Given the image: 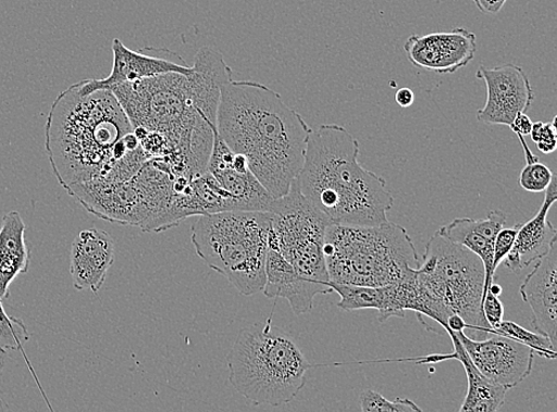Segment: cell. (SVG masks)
Returning <instances> with one entry per match:
<instances>
[{
	"instance_id": "cell-1",
	"label": "cell",
	"mask_w": 557,
	"mask_h": 412,
	"mask_svg": "<svg viewBox=\"0 0 557 412\" xmlns=\"http://www.w3.org/2000/svg\"><path fill=\"white\" fill-rule=\"evenodd\" d=\"M216 132L274 199L287 196L305 163L312 128L281 95L253 82L227 83L216 112Z\"/></svg>"
},
{
	"instance_id": "cell-2",
	"label": "cell",
	"mask_w": 557,
	"mask_h": 412,
	"mask_svg": "<svg viewBox=\"0 0 557 412\" xmlns=\"http://www.w3.org/2000/svg\"><path fill=\"white\" fill-rule=\"evenodd\" d=\"M359 141L336 124L310 133L297 176L301 195L333 224L374 226L387 221L394 197L383 177L358 162Z\"/></svg>"
},
{
	"instance_id": "cell-3",
	"label": "cell",
	"mask_w": 557,
	"mask_h": 412,
	"mask_svg": "<svg viewBox=\"0 0 557 412\" xmlns=\"http://www.w3.org/2000/svg\"><path fill=\"white\" fill-rule=\"evenodd\" d=\"M134 128L111 89L82 95L72 85L59 95L46 124V151L64 189L106 178L116 145Z\"/></svg>"
},
{
	"instance_id": "cell-4",
	"label": "cell",
	"mask_w": 557,
	"mask_h": 412,
	"mask_svg": "<svg viewBox=\"0 0 557 412\" xmlns=\"http://www.w3.org/2000/svg\"><path fill=\"white\" fill-rule=\"evenodd\" d=\"M323 254L330 283L338 285L391 286L421 264L408 230L391 222L374 226L331 224Z\"/></svg>"
},
{
	"instance_id": "cell-5",
	"label": "cell",
	"mask_w": 557,
	"mask_h": 412,
	"mask_svg": "<svg viewBox=\"0 0 557 412\" xmlns=\"http://www.w3.org/2000/svg\"><path fill=\"white\" fill-rule=\"evenodd\" d=\"M230 383L253 404H288L301 392L312 367L286 332L265 325L240 330L227 357Z\"/></svg>"
},
{
	"instance_id": "cell-6",
	"label": "cell",
	"mask_w": 557,
	"mask_h": 412,
	"mask_svg": "<svg viewBox=\"0 0 557 412\" xmlns=\"http://www.w3.org/2000/svg\"><path fill=\"white\" fill-rule=\"evenodd\" d=\"M417 279L424 300V313L419 316L420 321L432 320L445 330L448 319L459 315L468 329L485 336L494 332L483 312L484 263L463 245L435 232L425 245Z\"/></svg>"
},
{
	"instance_id": "cell-7",
	"label": "cell",
	"mask_w": 557,
	"mask_h": 412,
	"mask_svg": "<svg viewBox=\"0 0 557 412\" xmlns=\"http://www.w3.org/2000/svg\"><path fill=\"white\" fill-rule=\"evenodd\" d=\"M272 213L227 211L199 215L191 225V242L200 259L243 295L265 286Z\"/></svg>"
},
{
	"instance_id": "cell-8",
	"label": "cell",
	"mask_w": 557,
	"mask_h": 412,
	"mask_svg": "<svg viewBox=\"0 0 557 412\" xmlns=\"http://www.w3.org/2000/svg\"><path fill=\"white\" fill-rule=\"evenodd\" d=\"M133 128L163 135L172 149L170 162L175 168L191 170L190 141L193 133L202 126H214L194 107L188 77L166 73L134 83L112 86Z\"/></svg>"
},
{
	"instance_id": "cell-9",
	"label": "cell",
	"mask_w": 557,
	"mask_h": 412,
	"mask_svg": "<svg viewBox=\"0 0 557 412\" xmlns=\"http://www.w3.org/2000/svg\"><path fill=\"white\" fill-rule=\"evenodd\" d=\"M269 212V248L277 250L297 274L330 286L323 242L327 227L333 224L331 219L301 195L297 179L287 196L271 203Z\"/></svg>"
},
{
	"instance_id": "cell-10",
	"label": "cell",
	"mask_w": 557,
	"mask_h": 412,
	"mask_svg": "<svg viewBox=\"0 0 557 412\" xmlns=\"http://www.w3.org/2000/svg\"><path fill=\"white\" fill-rule=\"evenodd\" d=\"M469 353L473 365L492 384L512 389L533 372L536 353L530 347L499 334H490L485 340L455 332Z\"/></svg>"
},
{
	"instance_id": "cell-11",
	"label": "cell",
	"mask_w": 557,
	"mask_h": 412,
	"mask_svg": "<svg viewBox=\"0 0 557 412\" xmlns=\"http://www.w3.org/2000/svg\"><path fill=\"white\" fill-rule=\"evenodd\" d=\"M475 76L484 80L487 88L486 104L476 112L478 122L510 126L516 115L525 113L535 100L527 73L516 64L495 68L481 66Z\"/></svg>"
},
{
	"instance_id": "cell-12",
	"label": "cell",
	"mask_w": 557,
	"mask_h": 412,
	"mask_svg": "<svg viewBox=\"0 0 557 412\" xmlns=\"http://www.w3.org/2000/svg\"><path fill=\"white\" fill-rule=\"evenodd\" d=\"M476 48L475 34L462 28L411 35L405 45L406 55L414 67L437 74H453L468 66Z\"/></svg>"
},
{
	"instance_id": "cell-13",
	"label": "cell",
	"mask_w": 557,
	"mask_h": 412,
	"mask_svg": "<svg viewBox=\"0 0 557 412\" xmlns=\"http://www.w3.org/2000/svg\"><path fill=\"white\" fill-rule=\"evenodd\" d=\"M115 242L108 232L88 228L75 237L71 249V275L77 291L98 294L114 262Z\"/></svg>"
},
{
	"instance_id": "cell-14",
	"label": "cell",
	"mask_w": 557,
	"mask_h": 412,
	"mask_svg": "<svg viewBox=\"0 0 557 412\" xmlns=\"http://www.w3.org/2000/svg\"><path fill=\"white\" fill-rule=\"evenodd\" d=\"M112 53L113 66L111 74L106 79H89L75 84L82 95L92 93L98 91V89H110L115 85L134 83L166 73L185 75L191 73V67L186 62L183 63L139 53V51L125 47L120 38H114Z\"/></svg>"
},
{
	"instance_id": "cell-15",
	"label": "cell",
	"mask_w": 557,
	"mask_h": 412,
	"mask_svg": "<svg viewBox=\"0 0 557 412\" xmlns=\"http://www.w3.org/2000/svg\"><path fill=\"white\" fill-rule=\"evenodd\" d=\"M557 244L527 275L520 294L533 311L536 332L557 346Z\"/></svg>"
},
{
	"instance_id": "cell-16",
	"label": "cell",
	"mask_w": 557,
	"mask_h": 412,
	"mask_svg": "<svg viewBox=\"0 0 557 412\" xmlns=\"http://www.w3.org/2000/svg\"><path fill=\"white\" fill-rule=\"evenodd\" d=\"M236 152H233L220 137L216 126L213 133V146L207 172H209L224 190L235 199L242 211L269 212L274 198L258 182L252 172L239 173L232 166Z\"/></svg>"
},
{
	"instance_id": "cell-17",
	"label": "cell",
	"mask_w": 557,
	"mask_h": 412,
	"mask_svg": "<svg viewBox=\"0 0 557 412\" xmlns=\"http://www.w3.org/2000/svg\"><path fill=\"white\" fill-rule=\"evenodd\" d=\"M539 213L525 224H521L513 247L505 265L513 274H520L525 267L549 253L557 239V230L548 221V213L557 200V178L554 175L546 189Z\"/></svg>"
},
{
	"instance_id": "cell-18",
	"label": "cell",
	"mask_w": 557,
	"mask_h": 412,
	"mask_svg": "<svg viewBox=\"0 0 557 412\" xmlns=\"http://www.w3.org/2000/svg\"><path fill=\"white\" fill-rule=\"evenodd\" d=\"M265 274L262 291L267 298L287 300L296 315L312 311L318 295L334 292L330 286L297 274L293 265L275 249L269 248Z\"/></svg>"
},
{
	"instance_id": "cell-19",
	"label": "cell",
	"mask_w": 557,
	"mask_h": 412,
	"mask_svg": "<svg viewBox=\"0 0 557 412\" xmlns=\"http://www.w3.org/2000/svg\"><path fill=\"white\" fill-rule=\"evenodd\" d=\"M232 71L222 53L211 47L200 48L191 73L187 75L194 107L216 124V112L223 87L232 80Z\"/></svg>"
},
{
	"instance_id": "cell-20",
	"label": "cell",
	"mask_w": 557,
	"mask_h": 412,
	"mask_svg": "<svg viewBox=\"0 0 557 412\" xmlns=\"http://www.w3.org/2000/svg\"><path fill=\"white\" fill-rule=\"evenodd\" d=\"M507 224V214L500 210L491 211L486 219L475 221L471 217H459L448 225L440 227L436 232L446 239L463 245L479 259L485 266V289L486 292L495 282L492 275V262H494L495 241L498 232Z\"/></svg>"
},
{
	"instance_id": "cell-21",
	"label": "cell",
	"mask_w": 557,
	"mask_h": 412,
	"mask_svg": "<svg viewBox=\"0 0 557 412\" xmlns=\"http://www.w3.org/2000/svg\"><path fill=\"white\" fill-rule=\"evenodd\" d=\"M446 333L450 337L455 352L451 354H431L419 358L414 362L422 365L458 360L462 364L469 382L468 395L463 399L460 412H496L500 410L505 404V397H507L509 389L488 382L473 365L457 334L450 329H447Z\"/></svg>"
},
{
	"instance_id": "cell-22",
	"label": "cell",
	"mask_w": 557,
	"mask_h": 412,
	"mask_svg": "<svg viewBox=\"0 0 557 412\" xmlns=\"http://www.w3.org/2000/svg\"><path fill=\"white\" fill-rule=\"evenodd\" d=\"M25 232L27 225L18 212L4 215L0 227V299L3 301L10 296L11 283L29 272L32 251Z\"/></svg>"
},
{
	"instance_id": "cell-23",
	"label": "cell",
	"mask_w": 557,
	"mask_h": 412,
	"mask_svg": "<svg viewBox=\"0 0 557 412\" xmlns=\"http://www.w3.org/2000/svg\"><path fill=\"white\" fill-rule=\"evenodd\" d=\"M29 340L30 334L27 326L24 325V322L21 319L9 316L5 312L3 300L0 299V341H2V345L7 351H20L22 353L25 363H27L28 369L32 372V376L37 383V388L40 389L44 398L46 399L48 408L53 411V408H51L45 394L42 385L36 376V372L32 366L30 360L27 353H25L24 344L28 342Z\"/></svg>"
},
{
	"instance_id": "cell-24",
	"label": "cell",
	"mask_w": 557,
	"mask_h": 412,
	"mask_svg": "<svg viewBox=\"0 0 557 412\" xmlns=\"http://www.w3.org/2000/svg\"><path fill=\"white\" fill-rule=\"evenodd\" d=\"M334 292L339 294L338 308L345 312L362 311V309H374L381 311L384 303V287H364L352 285H338L330 283Z\"/></svg>"
},
{
	"instance_id": "cell-25",
	"label": "cell",
	"mask_w": 557,
	"mask_h": 412,
	"mask_svg": "<svg viewBox=\"0 0 557 412\" xmlns=\"http://www.w3.org/2000/svg\"><path fill=\"white\" fill-rule=\"evenodd\" d=\"M492 334H499V336L521 342L533 349L539 357L548 360H554L557 357L556 347L553 346L549 338L539 332L528 330L512 321L503 320Z\"/></svg>"
},
{
	"instance_id": "cell-26",
	"label": "cell",
	"mask_w": 557,
	"mask_h": 412,
	"mask_svg": "<svg viewBox=\"0 0 557 412\" xmlns=\"http://www.w3.org/2000/svg\"><path fill=\"white\" fill-rule=\"evenodd\" d=\"M361 411L364 412H413L422 411L417 403L408 398H396L388 401L382 394L368 390L360 396Z\"/></svg>"
},
{
	"instance_id": "cell-27",
	"label": "cell",
	"mask_w": 557,
	"mask_h": 412,
	"mask_svg": "<svg viewBox=\"0 0 557 412\" xmlns=\"http://www.w3.org/2000/svg\"><path fill=\"white\" fill-rule=\"evenodd\" d=\"M555 174L546 164L539 162L527 164L518 178V185L524 190L540 195L546 191Z\"/></svg>"
},
{
	"instance_id": "cell-28",
	"label": "cell",
	"mask_w": 557,
	"mask_h": 412,
	"mask_svg": "<svg viewBox=\"0 0 557 412\" xmlns=\"http://www.w3.org/2000/svg\"><path fill=\"white\" fill-rule=\"evenodd\" d=\"M556 117L550 123H533L530 137L542 153H553L557 148Z\"/></svg>"
},
{
	"instance_id": "cell-29",
	"label": "cell",
	"mask_w": 557,
	"mask_h": 412,
	"mask_svg": "<svg viewBox=\"0 0 557 412\" xmlns=\"http://www.w3.org/2000/svg\"><path fill=\"white\" fill-rule=\"evenodd\" d=\"M521 224H516L511 228L503 227L496 237L494 262H492V275L496 278V273L500 263L507 259V255L513 247L518 229Z\"/></svg>"
},
{
	"instance_id": "cell-30",
	"label": "cell",
	"mask_w": 557,
	"mask_h": 412,
	"mask_svg": "<svg viewBox=\"0 0 557 412\" xmlns=\"http://www.w3.org/2000/svg\"><path fill=\"white\" fill-rule=\"evenodd\" d=\"M483 312L491 328L495 329L504 320V304L498 296L486 292L483 301Z\"/></svg>"
},
{
	"instance_id": "cell-31",
	"label": "cell",
	"mask_w": 557,
	"mask_h": 412,
	"mask_svg": "<svg viewBox=\"0 0 557 412\" xmlns=\"http://www.w3.org/2000/svg\"><path fill=\"white\" fill-rule=\"evenodd\" d=\"M475 7L485 15H497L508 0H473Z\"/></svg>"
},
{
	"instance_id": "cell-32",
	"label": "cell",
	"mask_w": 557,
	"mask_h": 412,
	"mask_svg": "<svg viewBox=\"0 0 557 412\" xmlns=\"http://www.w3.org/2000/svg\"><path fill=\"white\" fill-rule=\"evenodd\" d=\"M396 104L401 109H409L413 105L414 93L409 87H401L395 95Z\"/></svg>"
},
{
	"instance_id": "cell-33",
	"label": "cell",
	"mask_w": 557,
	"mask_h": 412,
	"mask_svg": "<svg viewBox=\"0 0 557 412\" xmlns=\"http://www.w3.org/2000/svg\"><path fill=\"white\" fill-rule=\"evenodd\" d=\"M5 359L7 350L4 349L2 341H0V372H2L5 366Z\"/></svg>"
},
{
	"instance_id": "cell-34",
	"label": "cell",
	"mask_w": 557,
	"mask_h": 412,
	"mask_svg": "<svg viewBox=\"0 0 557 412\" xmlns=\"http://www.w3.org/2000/svg\"><path fill=\"white\" fill-rule=\"evenodd\" d=\"M487 292L492 294V295H495V296H499L502 295L503 292V288L499 286V285H496V283H492V285L490 286Z\"/></svg>"
},
{
	"instance_id": "cell-35",
	"label": "cell",
	"mask_w": 557,
	"mask_h": 412,
	"mask_svg": "<svg viewBox=\"0 0 557 412\" xmlns=\"http://www.w3.org/2000/svg\"><path fill=\"white\" fill-rule=\"evenodd\" d=\"M7 410H8L7 404L4 403L3 399L0 398V412L7 411Z\"/></svg>"
}]
</instances>
